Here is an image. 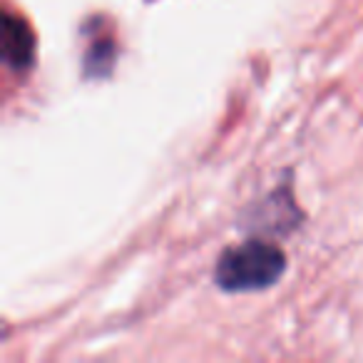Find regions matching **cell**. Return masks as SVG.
I'll use <instances>...</instances> for the list:
<instances>
[{
	"label": "cell",
	"mask_w": 363,
	"mask_h": 363,
	"mask_svg": "<svg viewBox=\"0 0 363 363\" xmlns=\"http://www.w3.org/2000/svg\"><path fill=\"white\" fill-rule=\"evenodd\" d=\"M286 257L279 247L264 242H247L232 247L219 257L214 281L224 291H259L269 289L284 277Z\"/></svg>",
	"instance_id": "obj_1"
},
{
	"label": "cell",
	"mask_w": 363,
	"mask_h": 363,
	"mask_svg": "<svg viewBox=\"0 0 363 363\" xmlns=\"http://www.w3.org/2000/svg\"><path fill=\"white\" fill-rule=\"evenodd\" d=\"M35 57V38L21 16L6 11L3 16V62L11 70H28Z\"/></svg>",
	"instance_id": "obj_2"
},
{
	"label": "cell",
	"mask_w": 363,
	"mask_h": 363,
	"mask_svg": "<svg viewBox=\"0 0 363 363\" xmlns=\"http://www.w3.org/2000/svg\"><path fill=\"white\" fill-rule=\"evenodd\" d=\"M112 60H115V50H112L110 43H95V48L90 50V55H87V70L95 72V75H100V72H105L107 67L112 65Z\"/></svg>",
	"instance_id": "obj_3"
}]
</instances>
